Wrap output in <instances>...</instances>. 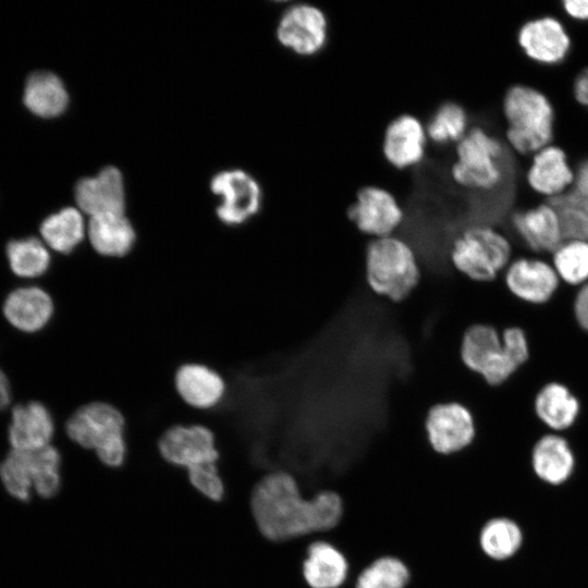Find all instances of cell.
Returning <instances> with one entry per match:
<instances>
[{
    "mask_svg": "<svg viewBox=\"0 0 588 588\" xmlns=\"http://www.w3.org/2000/svg\"><path fill=\"white\" fill-rule=\"evenodd\" d=\"M580 408L578 397L559 381L544 384L534 400L535 415L549 432H567L576 424Z\"/></svg>",
    "mask_w": 588,
    "mask_h": 588,
    "instance_id": "cell-25",
    "label": "cell"
},
{
    "mask_svg": "<svg viewBox=\"0 0 588 588\" xmlns=\"http://www.w3.org/2000/svg\"><path fill=\"white\" fill-rule=\"evenodd\" d=\"M505 140L518 155L528 156L551 144L554 110L549 98L524 84L511 86L502 102Z\"/></svg>",
    "mask_w": 588,
    "mask_h": 588,
    "instance_id": "cell-4",
    "label": "cell"
},
{
    "mask_svg": "<svg viewBox=\"0 0 588 588\" xmlns=\"http://www.w3.org/2000/svg\"><path fill=\"white\" fill-rule=\"evenodd\" d=\"M574 176L565 151L552 144L531 155L526 172L528 186L548 201L572 189Z\"/></svg>",
    "mask_w": 588,
    "mask_h": 588,
    "instance_id": "cell-20",
    "label": "cell"
},
{
    "mask_svg": "<svg viewBox=\"0 0 588 588\" xmlns=\"http://www.w3.org/2000/svg\"><path fill=\"white\" fill-rule=\"evenodd\" d=\"M5 253L11 270L21 278L41 277L51 266L50 252L37 237L12 240Z\"/></svg>",
    "mask_w": 588,
    "mask_h": 588,
    "instance_id": "cell-30",
    "label": "cell"
},
{
    "mask_svg": "<svg viewBox=\"0 0 588 588\" xmlns=\"http://www.w3.org/2000/svg\"><path fill=\"white\" fill-rule=\"evenodd\" d=\"M577 457L563 433L546 432L532 445L529 466L537 479L551 487L567 482L575 473Z\"/></svg>",
    "mask_w": 588,
    "mask_h": 588,
    "instance_id": "cell-19",
    "label": "cell"
},
{
    "mask_svg": "<svg viewBox=\"0 0 588 588\" xmlns=\"http://www.w3.org/2000/svg\"><path fill=\"white\" fill-rule=\"evenodd\" d=\"M86 237L96 255L112 260L127 257L137 243L136 230L124 213L89 218Z\"/></svg>",
    "mask_w": 588,
    "mask_h": 588,
    "instance_id": "cell-22",
    "label": "cell"
},
{
    "mask_svg": "<svg viewBox=\"0 0 588 588\" xmlns=\"http://www.w3.org/2000/svg\"><path fill=\"white\" fill-rule=\"evenodd\" d=\"M573 93L577 102L588 108V69L581 71L576 77Z\"/></svg>",
    "mask_w": 588,
    "mask_h": 588,
    "instance_id": "cell-39",
    "label": "cell"
},
{
    "mask_svg": "<svg viewBox=\"0 0 588 588\" xmlns=\"http://www.w3.org/2000/svg\"><path fill=\"white\" fill-rule=\"evenodd\" d=\"M210 186L212 193L221 197L216 213L225 225H241L260 209L261 188L252 175L242 170H228L216 174Z\"/></svg>",
    "mask_w": 588,
    "mask_h": 588,
    "instance_id": "cell-15",
    "label": "cell"
},
{
    "mask_svg": "<svg viewBox=\"0 0 588 588\" xmlns=\"http://www.w3.org/2000/svg\"><path fill=\"white\" fill-rule=\"evenodd\" d=\"M157 449L162 460L186 470L217 464L220 458L216 434L203 424L171 426L160 436Z\"/></svg>",
    "mask_w": 588,
    "mask_h": 588,
    "instance_id": "cell-10",
    "label": "cell"
},
{
    "mask_svg": "<svg viewBox=\"0 0 588 588\" xmlns=\"http://www.w3.org/2000/svg\"><path fill=\"white\" fill-rule=\"evenodd\" d=\"M23 99L34 114L53 118L65 110L69 96L62 81L56 74L38 71L28 76Z\"/></svg>",
    "mask_w": 588,
    "mask_h": 588,
    "instance_id": "cell-29",
    "label": "cell"
},
{
    "mask_svg": "<svg viewBox=\"0 0 588 588\" xmlns=\"http://www.w3.org/2000/svg\"><path fill=\"white\" fill-rule=\"evenodd\" d=\"M573 311L579 328L588 332V282L577 289Z\"/></svg>",
    "mask_w": 588,
    "mask_h": 588,
    "instance_id": "cell-36",
    "label": "cell"
},
{
    "mask_svg": "<svg viewBox=\"0 0 588 588\" xmlns=\"http://www.w3.org/2000/svg\"><path fill=\"white\" fill-rule=\"evenodd\" d=\"M3 313L8 321L24 332L44 329L54 315L51 295L39 286H26L12 291L4 301Z\"/></svg>",
    "mask_w": 588,
    "mask_h": 588,
    "instance_id": "cell-24",
    "label": "cell"
},
{
    "mask_svg": "<svg viewBox=\"0 0 588 588\" xmlns=\"http://www.w3.org/2000/svg\"><path fill=\"white\" fill-rule=\"evenodd\" d=\"M574 184L572 189L588 198V158L584 159L574 169Z\"/></svg>",
    "mask_w": 588,
    "mask_h": 588,
    "instance_id": "cell-38",
    "label": "cell"
},
{
    "mask_svg": "<svg viewBox=\"0 0 588 588\" xmlns=\"http://www.w3.org/2000/svg\"><path fill=\"white\" fill-rule=\"evenodd\" d=\"M550 261L563 284L579 287L588 282V242L564 240Z\"/></svg>",
    "mask_w": 588,
    "mask_h": 588,
    "instance_id": "cell-32",
    "label": "cell"
},
{
    "mask_svg": "<svg viewBox=\"0 0 588 588\" xmlns=\"http://www.w3.org/2000/svg\"><path fill=\"white\" fill-rule=\"evenodd\" d=\"M517 42L527 58L544 65L562 62L571 49L565 26L550 15L525 22L518 29Z\"/></svg>",
    "mask_w": 588,
    "mask_h": 588,
    "instance_id": "cell-17",
    "label": "cell"
},
{
    "mask_svg": "<svg viewBox=\"0 0 588 588\" xmlns=\"http://www.w3.org/2000/svg\"><path fill=\"white\" fill-rule=\"evenodd\" d=\"M524 543V532L518 522L510 516H497L487 520L479 532L482 553L498 563L514 559Z\"/></svg>",
    "mask_w": 588,
    "mask_h": 588,
    "instance_id": "cell-27",
    "label": "cell"
},
{
    "mask_svg": "<svg viewBox=\"0 0 588 588\" xmlns=\"http://www.w3.org/2000/svg\"><path fill=\"white\" fill-rule=\"evenodd\" d=\"M425 430L432 450L442 455L462 452L477 433L471 411L457 401L432 405L426 414Z\"/></svg>",
    "mask_w": 588,
    "mask_h": 588,
    "instance_id": "cell-11",
    "label": "cell"
},
{
    "mask_svg": "<svg viewBox=\"0 0 588 588\" xmlns=\"http://www.w3.org/2000/svg\"><path fill=\"white\" fill-rule=\"evenodd\" d=\"M347 217L356 229L372 238L394 235L404 221V209L399 199L378 185L360 187L347 208Z\"/></svg>",
    "mask_w": 588,
    "mask_h": 588,
    "instance_id": "cell-12",
    "label": "cell"
},
{
    "mask_svg": "<svg viewBox=\"0 0 588 588\" xmlns=\"http://www.w3.org/2000/svg\"><path fill=\"white\" fill-rule=\"evenodd\" d=\"M562 8L566 15L576 21H588V0H564Z\"/></svg>",
    "mask_w": 588,
    "mask_h": 588,
    "instance_id": "cell-37",
    "label": "cell"
},
{
    "mask_svg": "<svg viewBox=\"0 0 588 588\" xmlns=\"http://www.w3.org/2000/svg\"><path fill=\"white\" fill-rule=\"evenodd\" d=\"M365 277L377 295L394 303L411 296L421 279L415 250L408 242L395 234L372 238L368 243Z\"/></svg>",
    "mask_w": 588,
    "mask_h": 588,
    "instance_id": "cell-6",
    "label": "cell"
},
{
    "mask_svg": "<svg viewBox=\"0 0 588 588\" xmlns=\"http://www.w3.org/2000/svg\"><path fill=\"white\" fill-rule=\"evenodd\" d=\"M191 485L203 495L212 501H220L224 494V486L217 464H206L187 469Z\"/></svg>",
    "mask_w": 588,
    "mask_h": 588,
    "instance_id": "cell-35",
    "label": "cell"
},
{
    "mask_svg": "<svg viewBox=\"0 0 588 588\" xmlns=\"http://www.w3.org/2000/svg\"><path fill=\"white\" fill-rule=\"evenodd\" d=\"M64 430L73 443L93 451L105 466L118 468L126 462V421L114 405L100 401L84 404L68 416Z\"/></svg>",
    "mask_w": 588,
    "mask_h": 588,
    "instance_id": "cell-3",
    "label": "cell"
},
{
    "mask_svg": "<svg viewBox=\"0 0 588 588\" xmlns=\"http://www.w3.org/2000/svg\"><path fill=\"white\" fill-rule=\"evenodd\" d=\"M509 292L518 301L532 306L549 303L558 292L561 280L548 258L519 255L502 273Z\"/></svg>",
    "mask_w": 588,
    "mask_h": 588,
    "instance_id": "cell-13",
    "label": "cell"
},
{
    "mask_svg": "<svg viewBox=\"0 0 588 588\" xmlns=\"http://www.w3.org/2000/svg\"><path fill=\"white\" fill-rule=\"evenodd\" d=\"M348 571L344 555L326 541H314L303 562V576L310 588H339Z\"/></svg>",
    "mask_w": 588,
    "mask_h": 588,
    "instance_id": "cell-26",
    "label": "cell"
},
{
    "mask_svg": "<svg viewBox=\"0 0 588 588\" xmlns=\"http://www.w3.org/2000/svg\"><path fill=\"white\" fill-rule=\"evenodd\" d=\"M408 580V568L401 560L383 556L359 574L356 588H405Z\"/></svg>",
    "mask_w": 588,
    "mask_h": 588,
    "instance_id": "cell-34",
    "label": "cell"
},
{
    "mask_svg": "<svg viewBox=\"0 0 588 588\" xmlns=\"http://www.w3.org/2000/svg\"><path fill=\"white\" fill-rule=\"evenodd\" d=\"M549 203L559 215L564 240L588 242V198L569 189Z\"/></svg>",
    "mask_w": 588,
    "mask_h": 588,
    "instance_id": "cell-33",
    "label": "cell"
},
{
    "mask_svg": "<svg viewBox=\"0 0 588 588\" xmlns=\"http://www.w3.org/2000/svg\"><path fill=\"white\" fill-rule=\"evenodd\" d=\"M514 235L528 255L549 257L564 242L561 221L549 203L515 210L510 217Z\"/></svg>",
    "mask_w": 588,
    "mask_h": 588,
    "instance_id": "cell-14",
    "label": "cell"
},
{
    "mask_svg": "<svg viewBox=\"0 0 588 588\" xmlns=\"http://www.w3.org/2000/svg\"><path fill=\"white\" fill-rule=\"evenodd\" d=\"M40 234L52 250L71 255L85 240L87 224L79 209L65 207L41 222Z\"/></svg>",
    "mask_w": 588,
    "mask_h": 588,
    "instance_id": "cell-28",
    "label": "cell"
},
{
    "mask_svg": "<svg viewBox=\"0 0 588 588\" xmlns=\"http://www.w3.org/2000/svg\"><path fill=\"white\" fill-rule=\"evenodd\" d=\"M275 34L279 42L295 54L313 57L328 42L329 21L318 5L298 2L284 10Z\"/></svg>",
    "mask_w": 588,
    "mask_h": 588,
    "instance_id": "cell-9",
    "label": "cell"
},
{
    "mask_svg": "<svg viewBox=\"0 0 588 588\" xmlns=\"http://www.w3.org/2000/svg\"><path fill=\"white\" fill-rule=\"evenodd\" d=\"M54 419L40 402L16 405L12 409L9 441L13 450L35 451L50 445L54 436Z\"/></svg>",
    "mask_w": 588,
    "mask_h": 588,
    "instance_id": "cell-23",
    "label": "cell"
},
{
    "mask_svg": "<svg viewBox=\"0 0 588 588\" xmlns=\"http://www.w3.org/2000/svg\"><path fill=\"white\" fill-rule=\"evenodd\" d=\"M10 401H11L10 383L4 372L0 369V411L7 407Z\"/></svg>",
    "mask_w": 588,
    "mask_h": 588,
    "instance_id": "cell-40",
    "label": "cell"
},
{
    "mask_svg": "<svg viewBox=\"0 0 588 588\" xmlns=\"http://www.w3.org/2000/svg\"><path fill=\"white\" fill-rule=\"evenodd\" d=\"M505 145L481 126H470L467 134L454 145V158L449 173L461 188L490 192L505 177Z\"/></svg>",
    "mask_w": 588,
    "mask_h": 588,
    "instance_id": "cell-7",
    "label": "cell"
},
{
    "mask_svg": "<svg viewBox=\"0 0 588 588\" xmlns=\"http://www.w3.org/2000/svg\"><path fill=\"white\" fill-rule=\"evenodd\" d=\"M449 256L453 267L466 279L490 283L507 268L515 256V247L498 228L473 224L453 237Z\"/></svg>",
    "mask_w": 588,
    "mask_h": 588,
    "instance_id": "cell-5",
    "label": "cell"
},
{
    "mask_svg": "<svg viewBox=\"0 0 588 588\" xmlns=\"http://www.w3.org/2000/svg\"><path fill=\"white\" fill-rule=\"evenodd\" d=\"M78 209L89 218L124 213L125 196L121 172L114 167L102 169L96 176L84 177L75 186Z\"/></svg>",
    "mask_w": 588,
    "mask_h": 588,
    "instance_id": "cell-21",
    "label": "cell"
},
{
    "mask_svg": "<svg viewBox=\"0 0 588 588\" xmlns=\"http://www.w3.org/2000/svg\"><path fill=\"white\" fill-rule=\"evenodd\" d=\"M252 518L259 534L272 542H285L335 527L342 502L332 491L305 499L295 478L282 470L260 477L250 493Z\"/></svg>",
    "mask_w": 588,
    "mask_h": 588,
    "instance_id": "cell-1",
    "label": "cell"
},
{
    "mask_svg": "<svg viewBox=\"0 0 588 588\" xmlns=\"http://www.w3.org/2000/svg\"><path fill=\"white\" fill-rule=\"evenodd\" d=\"M529 356L528 336L519 327L500 331L490 324L475 323L465 330L460 346L463 365L490 387L505 383Z\"/></svg>",
    "mask_w": 588,
    "mask_h": 588,
    "instance_id": "cell-2",
    "label": "cell"
},
{
    "mask_svg": "<svg viewBox=\"0 0 588 588\" xmlns=\"http://www.w3.org/2000/svg\"><path fill=\"white\" fill-rule=\"evenodd\" d=\"M428 142L426 124L413 114L403 113L387 125L382 139V154L393 168L411 169L425 159Z\"/></svg>",
    "mask_w": 588,
    "mask_h": 588,
    "instance_id": "cell-16",
    "label": "cell"
},
{
    "mask_svg": "<svg viewBox=\"0 0 588 588\" xmlns=\"http://www.w3.org/2000/svg\"><path fill=\"white\" fill-rule=\"evenodd\" d=\"M469 128L467 111L454 101L441 103L426 124L429 140L439 146L457 144Z\"/></svg>",
    "mask_w": 588,
    "mask_h": 588,
    "instance_id": "cell-31",
    "label": "cell"
},
{
    "mask_svg": "<svg viewBox=\"0 0 588 588\" xmlns=\"http://www.w3.org/2000/svg\"><path fill=\"white\" fill-rule=\"evenodd\" d=\"M60 466L61 454L53 445L12 450L0 467V476L7 491L20 501L29 500L33 488L40 497L51 498L60 488Z\"/></svg>",
    "mask_w": 588,
    "mask_h": 588,
    "instance_id": "cell-8",
    "label": "cell"
},
{
    "mask_svg": "<svg viewBox=\"0 0 588 588\" xmlns=\"http://www.w3.org/2000/svg\"><path fill=\"white\" fill-rule=\"evenodd\" d=\"M174 388L182 402L198 412H210L219 407L228 391L223 376L199 363L180 366L174 375Z\"/></svg>",
    "mask_w": 588,
    "mask_h": 588,
    "instance_id": "cell-18",
    "label": "cell"
}]
</instances>
